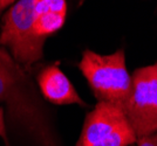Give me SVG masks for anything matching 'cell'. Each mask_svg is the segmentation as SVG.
I'll return each mask as SVG.
<instances>
[{"label": "cell", "instance_id": "cell-6", "mask_svg": "<svg viewBox=\"0 0 157 146\" xmlns=\"http://www.w3.org/2000/svg\"><path fill=\"white\" fill-rule=\"evenodd\" d=\"M66 0H38L34 8V33L47 39V36L61 29L66 21Z\"/></svg>", "mask_w": 157, "mask_h": 146}, {"label": "cell", "instance_id": "cell-5", "mask_svg": "<svg viewBox=\"0 0 157 146\" xmlns=\"http://www.w3.org/2000/svg\"><path fill=\"white\" fill-rule=\"evenodd\" d=\"M36 83L44 98L56 105L78 104L87 106L69 78L56 64L45 67L36 76Z\"/></svg>", "mask_w": 157, "mask_h": 146}, {"label": "cell", "instance_id": "cell-4", "mask_svg": "<svg viewBox=\"0 0 157 146\" xmlns=\"http://www.w3.org/2000/svg\"><path fill=\"white\" fill-rule=\"evenodd\" d=\"M121 109L137 139L157 132V63L132 73L130 93Z\"/></svg>", "mask_w": 157, "mask_h": 146}, {"label": "cell", "instance_id": "cell-9", "mask_svg": "<svg viewBox=\"0 0 157 146\" xmlns=\"http://www.w3.org/2000/svg\"><path fill=\"white\" fill-rule=\"evenodd\" d=\"M0 136L4 137L2 139H4V141H5V145L10 146V143H8V140H7V137L5 136V133H2V124H0Z\"/></svg>", "mask_w": 157, "mask_h": 146}, {"label": "cell", "instance_id": "cell-3", "mask_svg": "<svg viewBox=\"0 0 157 146\" xmlns=\"http://www.w3.org/2000/svg\"><path fill=\"white\" fill-rule=\"evenodd\" d=\"M137 137L120 106L98 102L87 113L75 146H132Z\"/></svg>", "mask_w": 157, "mask_h": 146}, {"label": "cell", "instance_id": "cell-7", "mask_svg": "<svg viewBox=\"0 0 157 146\" xmlns=\"http://www.w3.org/2000/svg\"><path fill=\"white\" fill-rule=\"evenodd\" d=\"M136 146H157V132L136 140Z\"/></svg>", "mask_w": 157, "mask_h": 146}, {"label": "cell", "instance_id": "cell-8", "mask_svg": "<svg viewBox=\"0 0 157 146\" xmlns=\"http://www.w3.org/2000/svg\"><path fill=\"white\" fill-rule=\"evenodd\" d=\"M17 0H0V13L4 12V9H6L8 6H11L14 4Z\"/></svg>", "mask_w": 157, "mask_h": 146}, {"label": "cell", "instance_id": "cell-2", "mask_svg": "<svg viewBox=\"0 0 157 146\" xmlns=\"http://www.w3.org/2000/svg\"><path fill=\"white\" fill-rule=\"evenodd\" d=\"M38 0H19L2 16L0 47L10 50L14 61L29 73L42 60L45 38L34 33V8Z\"/></svg>", "mask_w": 157, "mask_h": 146}, {"label": "cell", "instance_id": "cell-1", "mask_svg": "<svg viewBox=\"0 0 157 146\" xmlns=\"http://www.w3.org/2000/svg\"><path fill=\"white\" fill-rule=\"evenodd\" d=\"M78 68L98 102L122 108L131 89V75L125 66L123 49L107 55L87 49L82 54Z\"/></svg>", "mask_w": 157, "mask_h": 146}]
</instances>
